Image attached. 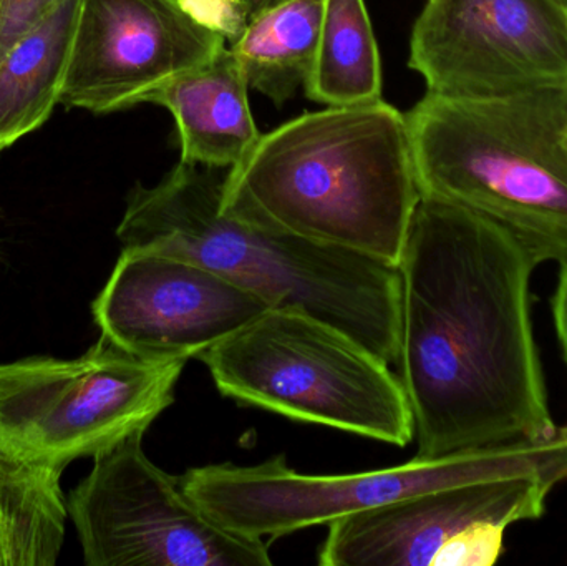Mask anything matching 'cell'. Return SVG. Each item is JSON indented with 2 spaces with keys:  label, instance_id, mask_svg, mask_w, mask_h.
<instances>
[{
  "label": "cell",
  "instance_id": "cell-1",
  "mask_svg": "<svg viewBox=\"0 0 567 566\" xmlns=\"http://www.w3.org/2000/svg\"><path fill=\"white\" fill-rule=\"evenodd\" d=\"M539 261L508 229L422 196L400 272L399 378L416 457L558 432L532 319Z\"/></svg>",
  "mask_w": 567,
  "mask_h": 566
},
{
  "label": "cell",
  "instance_id": "cell-2",
  "mask_svg": "<svg viewBox=\"0 0 567 566\" xmlns=\"http://www.w3.org/2000/svg\"><path fill=\"white\" fill-rule=\"evenodd\" d=\"M422 199L405 113L382 99L303 113L226 172V212L399 268Z\"/></svg>",
  "mask_w": 567,
  "mask_h": 566
},
{
  "label": "cell",
  "instance_id": "cell-3",
  "mask_svg": "<svg viewBox=\"0 0 567 566\" xmlns=\"http://www.w3.org/2000/svg\"><path fill=\"white\" fill-rule=\"evenodd\" d=\"M221 172L178 162L156 185H136L116 228L123 249L192 259L271 308L329 322L396 366L399 268L226 212Z\"/></svg>",
  "mask_w": 567,
  "mask_h": 566
},
{
  "label": "cell",
  "instance_id": "cell-4",
  "mask_svg": "<svg viewBox=\"0 0 567 566\" xmlns=\"http://www.w3.org/2000/svg\"><path fill=\"white\" fill-rule=\"evenodd\" d=\"M405 116L422 196L498 223L539 265L567 261V85L426 93Z\"/></svg>",
  "mask_w": 567,
  "mask_h": 566
},
{
  "label": "cell",
  "instance_id": "cell-5",
  "mask_svg": "<svg viewBox=\"0 0 567 566\" xmlns=\"http://www.w3.org/2000/svg\"><path fill=\"white\" fill-rule=\"evenodd\" d=\"M567 481V425L545 441H523L415 457L396 467L346 475H306L286 457L241 467L192 469L182 478L186 495L213 521L245 537L279 538L330 525L415 495L475 482L508 478Z\"/></svg>",
  "mask_w": 567,
  "mask_h": 566
},
{
  "label": "cell",
  "instance_id": "cell-6",
  "mask_svg": "<svg viewBox=\"0 0 567 566\" xmlns=\"http://www.w3.org/2000/svg\"><path fill=\"white\" fill-rule=\"evenodd\" d=\"M198 359L241 404L396 447L413 441L412 409L389 362L300 309L271 308Z\"/></svg>",
  "mask_w": 567,
  "mask_h": 566
},
{
  "label": "cell",
  "instance_id": "cell-7",
  "mask_svg": "<svg viewBox=\"0 0 567 566\" xmlns=\"http://www.w3.org/2000/svg\"><path fill=\"white\" fill-rule=\"evenodd\" d=\"M186 361H148L106 338L76 359L0 364V449L65 471L135 432L175 402Z\"/></svg>",
  "mask_w": 567,
  "mask_h": 566
},
{
  "label": "cell",
  "instance_id": "cell-8",
  "mask_svg": "<svg viewBox=\"0 0 567 566\" xmlns=\"http://www.w3.org/2000/svg\"><path fill=\"white\" fill-rule=\"evenodd\" d=\"M140 431L93 457L66 511L89 566H269V547L213 521L156 467Z\"/></svg>",
  "mask_w": 567,
  "mask_h": 566
},
{
  "label": "cell",
  "instance_id": "cell-9",
  "mask_svg": "<svg viewBox=\"0 0 567 566\" xmlns=\"http://www.w3.org/2000/svg\"><path fill=\"white\" fill-rule=\"evenodd\" d=\"M426 93L495 99L567 85L565 0H426L410 37Z\"/></svg>",
  "mask_w": 567,
  "mask_h": 566
},
{
  "label": "cell",
  "instance_id": "cell-10",
  "mask_svg": "<svg viewBox=\"0 0 567 566\" xmlns=\"http://www.w3.org/2000/svg\"><path fill=\"white\" fill-rule=\"evenodd\" d=\"M269 309L192 259L125 249L92 306L103 338L148 361L198 359Z\"/></svg>",
  "mask_w": 567,
  "mask_h": 566
},
{
  "label": "cell",
  "instance_id": "cell-11",
  "mask_svg": "<svg viewBox=\"0 0 567 566\" xmlns=\"http://www.w3.org/2000/svg\"><path fill=\"white\" fill-rule=\"evenodd\" d=\"M226 45L175 0H80L62 103L99 115L148 103Z\"/></svg>",
  "mask_w": 567,
  "mask_h": 566
},
{
  "label": "cell",
  "instance_id": "cell-12",
  "mask_svg": "<svg viewBox=\"0 0 567 566\" xmlns=\"http://www.w3.org/2000/svg\"><path fill=\"white\" fill-rule=\"evenodd\" d=\"M556 485L536 477L475 482L393 502L327 525L317 558L322 566H443L473 525L542 518Z\"/></svg>",
  "mask_w": 567,
  "mask_h": 566
},
{
  "label": "cell",
  "instance_id": "cell-13",
  "mask_svg": "<svg viewBox=\"0 0 567 566\" xmlns=\"http://www.w3.org/2000/svg\"><path fill=\"white\" fill-rule=\"evenodd\" d=\"M241 65L231 47L212 60L169 80L148 103L165 106L178 128L179 162L231 169L258 145Z\"/></svg>",
  "mask_w": 567,
  "mask_h": 566
},
{
  "label": "cell",
  "instance_id": "cell-14",
  "mask_svg": "<svg viewBox=\"0 0 567 566\" xmlns=\"http://www.w3.org/2000/svg\"><path fill=\"white\" fill-rule=\"evenodd\" d=\"M80 0H65L0 59V150L35 132L62 103Z\"/></svg>",
  "mask_w": 567,
  "mask_h": 566
},
{
  "label": "cell",
  "instance_id": "cell-15",
  "mask_svg": "<svg viewBox=\"0 0 567 566\" xmlns=\"http://www.w3.org/2000/svg\"><path fill=\"white\" fill-rule=\"evenodd\" d=\"M62 471L0 449V566H53L69 517Z\"/></svg>",
  "mask_w": 567,
  "mask_h": 566
},
{
  "label": "cell",
  "instance_id": "cell-16",
  "mask_svg": "<svg viewBox=\"0 0 567 566\" xmlns=\"http://www.w3.org/2000/svg\"><path fill=\"white\" fill-rule=\"evenodd\" d=\"M323 0H284L249 20L231 50L249 89L276 106L289 102L312 73Z\"/></svg>",
  "mask_w": 567,
  "mask_h": 566
},
{
  "label": "cell",
  "instance_id": "cell-17",
  "mask_svg": "<svg viewBox=\"0 0 567 566\" xmlns=\"http://www.w3.org/2000/svg\"><path fill=\"white\" fill-rule=\"evenodd\" d=\"M303 92L326 106L382 99V63L365 0H323L316 60Z\"/></svg>",
  "mask_w": 567,
  "mask_h": 566
},
{
  "label": "cell",
  "instance_id": "cell-18",
  "mask_svg": "<svg viewBox=\"0 0 567 566\" xmlns=\"http://www.w3.org/2000/svg\"><path fill=\"white\" fill-rule=\"evenodd\" d=\"M179 9L198 25L218 33L226 43H236L248 29L249 16L245 0H175Z\"/></svg>",
  "mask_w": 567,
  "mask_h": 566
},
{
  "label": "cell",
  "instance_id": "cell-19",
  "mask_svg": "<svg viewBox=\"0 0 567 566\" xmlns=\"http://www.w3.org/2000/svg\"><path fill=\"white\" fill-rule=\"evenodd\" d=\"M65 0H0V59Z\"/></svg>",
  "mask_w": 567,
  "mask_h": 566
},
{
  "label": "cell",
  "instance_id": "cell-20",
  "mask_svg": "<svg viewBox=\"0 0 567 566\" xmlns=\"http://www.w3.org/2000/svg\"><path fill=\"white\" fill-rule=\"evenodd\" d=\"M553 316H555L556 332L561 342L563 356L567 366V261L559 269L558 288L553 296Z\"/></svg>",
  "mask_w": 567,
  "mask_h": 566
},
{
  "label": "cell",
  "instance_id": "cell-21",
  "mask_svg": "<svg viewBox=\"0 0 567 566\" xmlns=\"http://www.w3.org/2000/svg\"><path fill=\"white\" fill-rule=\"evenodd\" d=\"M284 0H245L246 7H248L249 16L256 17L258 13L265 12L269 7L278 6Z\"/></svg>",
  "mask_w": 567,
  "mask_h": 566
},
{
  "label": "cell",
  "instance_id": "cell-22",
  "mask_svg": "<svg viewBox=\"0 0 567 566\" xmlns=\"http://www.w3.org/2000/svg\"><path fill=\"white\" fill-rule=\"evenodd\" d=\"M565 2H567V0H565Z\"/></svg>",
  "mask_w": 567,
  "mask_h": 566
}]
</instances>
